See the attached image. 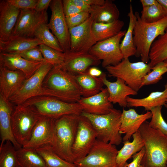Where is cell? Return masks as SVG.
<instances>
[{
    "label": "cell",
    "mask_w": 167,
    "mask_h": 167,
    "mask_svg": "<svg viewBox=\"0 0 167 167\" xmlns=\"http://www.w3.org/2000/svg\"><path fill=\"white\" fill-rule=\"evenodd\" d=\"M42 86L48 96L70 103L78 102L81 98L74 75L61 67H53L45 79Z\"/></svg>",
    "instance_id": "cell-1"
},
{
    "label": "cell",
    "mask_w": 167,
    "mask_h": 167,
    "mask_svg": "<svg viewBox=\"0 0 167 167\" xmlns=\"http://www.w3.org/2000/svg\"><path fill=\"white\" fill-rule=\"evenodd\" d=\"M80 115H63L54 119V131L49 145L62 158L71 163L75 161L72 151Z\"/></svg>",
    "instance_id": "cell-2"
},
{
    "label": "cell",
    "mask_w": 167,
    "mask_h": 167,
    "mask_svg": "<svg viewBox=\"0 0 167 167\" xmlns=\"http://www.w3.org/2000/svg\"><path fill=\"white\" fill-rule=\"evenodd\" d=\"M139 131L145 149L142 164L145 167H166L167 135L151 127L147 121Z\"/></svg>",
    "instance_id": "cell-3"
},
{
    "label": "cell",
    "mask_w": 167,
    "mask_h": 167,
    "mask_svg": "<svg viewBox=\"0 0 167 167\" xmlns=\"http://www.w3.org/2000/svg\"><path fill=\"white\" fill-rule=\"evenodd\" d=\"M133 31V41L136 48L135 56L141 58L142 61L148 63L152 45L160 36L163 34L167 28V16L155 22L148 23L143 21L137 12Z\"/></svg>",
    "instance_id": "cell-4"
},
{
    "label": "cell",
    "mask_w": 167,
    "mask_h": 167,
    "mask_svg": "<svg viewBox=\"0 0 167 167\" xmlns=\"http://www.w3.org/2000/svg\"><path fill=\"white\" fill-rule=\"evenodd\" d=\"M122 112L113 108L107 114L97 115L83 111L81 114L90 121L97 134V139L102 142L118 146L122 141L119 132Z\"/></svg>",
    "instance_id": "cell-5"
},
{
    "label": "cell",
    "mask_w": 167,
    "mask_h": 167,
    "mask_svg": "<svg viewBox=\"0 0 167 167\" xmlns=\"http://www.w3.org/2000/svg\"><path fill=\"white\" fill-rule=\"evenodd\" d=\"M40 116L31 105L23 104L13 107L11 115L12 132L16 140L22 147L28 141Z\"/></svg>",
    "instance_id": "cell-6"
},
{
    "label": "cell",
    "mask_w": 167,
    "mask_h": 167,
    "mask_svg": "<svg viewBox=\"0 0 167 167\" xmlns=\"http://www.w3.org/2000/svg\"><path fill=\"white\" fill-rule=\"evenodd\" d=\"M24 104L33 107L41 116L57 119L66 115H81L82 109L78 102L70 103L49 96L32 98Z\"/></svg>",
    "instance_id": "cell-7"
},
{
    "label": "cell",
    "mask_w": 167,
    "mask_h": 167,
    "mask_svg": "<svg viewBox=\"0 0 167 167\" xmlns=\"http://www.w3.org/2000/svg\"><path fill=\"white\" fill-rule=\"evenodd\" d=\"M105 68L110 76L122 79L137 92L142 88L144 77L152 70L148 63L142 61L132 62L128 58H123L116 65L109 66Z\"/></svg>",
    "instance_id": "cell-8"
},
{
    "label": "cell",
    "mask_w": 167,
    "mask_h": 167,
    "mask_svg": "<svg viewBox=\"0 0 167 167\" xmlns=\"http://www.w3.org/2000/svg\"><path fill=\"white\" fill-rule=\"evenodd\" d=\"M116 146L96 139L88 154L76 161V167H118Z\"/></svg>",
    "instance_id": "cell-9"
},
{
    "label": "cell",
    "mask_w": 167,
    "mask_h": 167,
    "mask_svg": "<svg viewBox=\"0 0 167 167\" xmlns=\"http://www.w3.org/2000/svg\"><path fill=\"white\" fill-rule=\"evenodd\" d=\"M126 32L121 31L112 37L97 42L89 50L91 54L102 60L103 67L116 65L123 59L120 44Z\"/></svg>",
    "instance_id": "cell-10"
},
{
    "label": "cell",
    "mask_w": 167,
    "mask_h": 167,
    "mask_svg": "<svg viewBox=\"0 0 167 167\" xmlns=\"http://www.w3.org/2000/svg\"><path fill=\"white\" fill-rule=\"evenodd\" d=\"M53 67L49 63H44L32 76L25 80L18 91L8 100L12 104L18 105L37 96L45 79Z\"/></svg>",
    "instance_id": "cell-11"
},
{
    "label": "cell",
    "mask_w": 167,
    "mask_h": 167,
    "mask_svg": "<svg viewBox=\"0 0 167 167\" xmlns=\"http://www.w3.org/2000/svg\"><path fill=\"white\" fill-rule=\"evenodd\" d=\"M96 139V132L91 122L87 118L80 115L72 148L75 161L88 154Z\"/></svg>",
    "instance_id": "cell-12"
},
{
    "label": "cell",
    "mask_w": 167,
    "mask_h": 167,
    "mask_svg": "<svg viewBox=\"0 0 167 167\" xmlns=\"http://www.w3.org/2000/svg\"><path fill=\"white\" fill-rule=\"evenodd\" d=\"M49 7L51 15L48 26L56 37L64 53L70 51L71 43L68 28L64 14L62 1L52 0Z\"/></svg>",
    "instance_id": "cell-13"
},
{
    "label": "cell",
    "mask_w": 167,
    "mask_h": 167,
    "mask_svg": "<svg viewBox=\"0 0 167 167\" xmlns=\"http://www.w3.org/2000/svg\"><path fill=\"white\" fill-rule=\"evenodd\" d=\"M48 20L47 10L38 12L35 9L21 10L11 36L34 38L38 27L43 23L48 22Z\"/></svg>",
    "instance_id": "cell-14"
},
{
    "label": "cell",
    "mask_w": 167,
    "mask_h": 167,
    "mask_svg": "<svg viewBox=\"0 0 167 167\" xmlns=\"http://www.w3.org/2000/svg\"><path fill=\"white\" fill-rule=\"evenodd\" d=\"M93 22L92 16L78 26L70 28L71 47L72 52L89 51L97 41L92 30Z\"/></svg>",
    "instance_id": "cell-15"
},
{
    "label": "cell",
    "mask_w": 167,
    "mask_h": 167,
    "mask_svg": "<svg viewBox=\"0 0 167 167\" xmlns=\"http://www.w3.org/2000/svg\"><path fill=\"white\" fill-rule=\"evenodd\" d=\"M54 119L41 116L33 129L28 141L22 147L36 150L42 146L50 145L54 136Z\"/></svg>",
    "instance_id": "cell-16"
},
{
    "label": "cell",
    "mask_w": 167,
    "mask_h": 167,
    "mask_svg": "<svg viewBox=\"0 0 167 167\" xmlns=\"http://www.w3.org/2000/svg\"><path fill=\"white\" fill-rule=\"evenodd\" d=\"M65 53L64 63L61 67L74 75L86 72L90 66H98L101 62L89 51Z\"/></svg>",
    "instance_id": "cell-17"
},
{
    "label": "cell",
    "mask_w": 167,
    "mask_h": 167,
    "mask_svg": "<svg viewBox=\"0 0 167 167\" xmlns=\"http://www.w3.org/2000/svg\"><path fill=\"white\" fill-rule=\"evenodd\" d=\"M152 116L150 111L139 114L133 109L128 110L123 109L120 118L119 129L120 133L125 135L122 138V141L130 140L133 135L139 131L143 123L151 118Z\"/></svg>",
    "instance_id": "cell-18"
},
{
    "label": "cell",
    "mask_w": 167,
    "mask_h": 167,
    "mask_svg": "<svg viewBox=\"0 0 167 167\" xmlns=\"http://www.w3.org/2000/svg\"><path fill=\"white\" fill-rule=\"evenodd\" d=\"M109 93L107 88L99 93L88 97H81L78 102L83 111L89 114L101 115L109 113L113 108L108 98Z\"/></svg>",
    "instance_id": "cell-19"
},
{
    "label": "cell",
    "mask_w": 167,
    "mask_h": 167,
    "mask_svg": "<svg viewBox=\"0 0 167 167\" xmlns=\"http://www.w3.org/2000/svg\"><path fill=\"white\" fill-rule=\"evenodd\" d=\"M20 10L8 0L0 1V41H6L11 37Z\"/></svg>",
    "instance_id": "cell-20"
},
{
    "label": "cell",
    "mask_w": 167,
    "mask_h": 167,
    "mask_svg": "<svg viewBox=\"0 0 167 167\" xmlns=\"http://www.w3.org/2000/svg\"><path fill=\"white\" fill-rule=\"evenodd\" d=\"M45 62L28 61L16 54L0 53V66L23 72L26 79L32 76Z\"/></svg>",
    "instance_id": "cell-21"
},
{
    "label": "cell",
    "mask_w": 167,
    "mask_h": 167,
    "mask_svg": "<svg viewBox=\"0 0 167 167\" xmlns=\"http://www.w3.org/2000/svg\"><path fill=\"white\" fill-rule=\"evenodd\" d=\"M26 79L21 71L0 66V95L8 100L18 91Z\"/></svg>",
    "instance_id": "cell-22"
},
{
    "label": "cell",
    "mask_w": 167,
    "mask_h": 167,
    "mask_svg": "<svg viewBox=\"0 0 167 167\" xmlns=\"http://www.w3.org/2000/svg\"><path fill=\"white\" fill-rule=\"evenodd\" d=\"M12 104L0 95V147L6 141H9L17 150L22 147L16 141L12 132L11 115L14 107Z\"/></svg>",
    "instance_id": "cell-23"
},
{
    "label": "cell",
    "mask_w": 167,
    "mask_h": 167,
    "mask_svg": "<svg viewBox=\"0 0 167 167\" xmlns=\"http://www.w3.org/2000/svg\"><path fill=\"white\" fill-rule=\"evenodd\" d=\"M115 82H111L106 78L105 74L103 82L108 89L109 100L112 103H118L123 108L127 107L126 98L130 95H136L138 92L127 85L125 81L119 78H116Z\"/></svg>",
    "instance_id": "cell-24"
},
{
    "label": "cell",
    "mask_w": 167,
    "mask_h": 167,
    "mask_svg": "<svg viewBox=\"0 0 167 167\" xmlns=\"http://www.w3.org/2000/svg\"><path fill=\"white\" fill-rule=\"evenodd\" d=\"M43 44L39 39L19 36H11L5 41H0V53L17 54Z\"/></svg>",
    "instance_id": "cell-25"
},
{
    "label": "cell",
    "mask_w": 167,
    "mask_h": 167,
    "mask_svg": "<svg viewBox=\"0 0 167 167\" xmlns=\"http://www.w3.org/2000/svg\"><path fill=\"white\" fill-rule=\"evenodd\" d=\"M164 86L163 91L152 92L148 96L143 98L136 99L127 96V107H142L147 111H150L152 108L158 106L164 105L167 107V83Z\"/></svg>",
    "instance_id": "cell-26"
},
{
    "label": "cell",
    "mask_w": 167,
    "mask_h": 167,
    "mask_svg": "<svg viewBox=\"0 0 167 167\" xmlns=\"http://www.w3.org/2000/svg\"><path fill=\"white\" fill-rule=\"evenodd\" d=\"M93 22L108 23L119 19L120 12L116 5L111 0H105L101 5L91 6L90 11Z\"/></svg>",
    "instance_id": "cell-27"
},
{
    "label": "cell",
    "mask_w": 167,
    "mask_h": 167,
    "mask_svg": "<svg viewBox=\"0 0 167 167\" xmlns=\"http://www.w3.org/2000/svg\"><path fill=\"white\" fill-rule=\"evenodd\" d=\"M105 75L104 73L100 77H96L90 75L87 71L74 75L83 97L94 96L104 89L103 79Z\"/></svg>",
    "instance_id": "cell-28"
},
{
    "label": "cell",
    "mask_w": 167,
    "mask_h": 167,
    "mask_svg": "<svg viewBox=\"0 0 167 167\" xmlns=\"http://www.w3.org/2000/svg\"><path fill=\"white\" fill-rule=\"evenodd\" d=\"M132 137V141H123V146L118 151L116 157L118 167H127V160L144 147L143 141L139 131Z\"/></svg>",
    "instance_id": "cell-29"
},
{
    "label": "cell",
    "mask_w": 167,
    "mask_h": 167,
    "mask_svg": "<svg viewBox=\"0 0 167 167\" xmlns=\"http://www.w3.org/2000/svg\"><path fill=\"white\" fill-rule=\"evenodd\" d=\"M128 16L129 18L128 28L120 44V48L123 58H129L131 56H135L136 51L133 41V31L137 17L134 13L131 3L129 6Z\"/></svg>",
    "instance_id": "cell-30"
},
{
    "label": "cell",
    "mask_w": 167,
    "mask_h": 167,
    "mask_svg": "<svg viewBox=\"0 0 167 167\" xmlns=\"http://www.w3.org/2000/svg\"><path fill=\"white\" fill-rule=\"evenodd\" d=\"M124 25V22L119 19L108 23L93 22L92 30L97 42L116 36L122 31Z\"/></svg>",
    "instance_id": "cell-31"
},
{
    "label": "cell",
    "mask_w": 167,
    "mask_h": 167,
    "mask_svg": "<svg viewBox=\"0 0 167 167\" xmlns=\"http://www.w3.org/2000/svg\"><path fill=\"white\" fill-rule=\"evenodd\" d=\"M149 58L150 62L148 63L152 69L158 63L167 59V28L164 33L159 36L153 43Z\"/></svg>",
    "instance_id": "cell-32"
},
{
    "label": "cell",
    "mask_w": 167,
    "mask_h": 167,
    "mask_svg": "<svg viewBox=\"0 0 167 167\" xmlns=\"http://www.w3.org/2000/svg\"><path fill=\"white\" fill-rule=\"evenodd\" d=\"M17 155L19 165L21 167H47L35 150L22 147L17 150Z\"/></svg>",
    "instance_id": "cell-33"
},
{
    "label": "cell",
    "mask_w": 167,
    "mask_h": 167,
    "mask_svg": "<svg viewBox=\"0 0 167 167\" xmlns=\"http://www.w3.org/2000/svg\"><path fill=\"white\" fill-rule=\"evenodd\" d=\"M42 157L47 167H76L60 157L49 145L41 147L35 150Z\"/></svg>",
    "instance_id": "cell-34"
},
{
    "label": "cell",
    "mask_w": 167,
    "mask_h": 167,
    "mask_svg": "<svg viewBox=\"0 0 167 167\" xmlns=\"http://www.w3.org/2000/svg\"><path fill=\"white\" fill-rule=\"evenodd\" d=\"M48 24L47 22L43 23L38 27L35 32L34 37L39 39L48 46L64 52L57 38L50 31Z\"/></svg>",
    "instance_id": "cell-35"
},
{
    "label": "cell",
    "mask_w": 167,
    "mask_h": 167,
    "mask_svg": "<svg viewBox=\"0 0 167 167\" xmlns=\"http://www.w3.org/2000/svg\"><path fill=\"white\" fill-rule=\"evenodd\" d=\"M18 165L17 150L11 141H7L0 147V167H16Z\"/></svg>",
    "instance_id": "cell-36"
},
{
    "label": "cell",
    "mask_w": 167,
    "mask_h": 167,
    "mask_svg": "<svg viewBox=\"0 0 167 167\" xmlns=\"http://www.w3.org/2000/svg\"><path fill=\"white\" fill-rule=\"evenodd\" d=\"M46 62L52 64L53 67H61L64 63L66 53L61 52L44 44L39 46Z\"/></svg>",
    "instance_id": "cell-37"
},
{
    "label": "cell",
    "mask_w": 167,
    "mask_h": 167,
    "mask_svg": "<svg viewBox=\"0 0 167 167\" xmlns=\"http://www.w3.org/2000/svg\"><path fill=\"white\" fill-rule=\"evenodd\" d=\"M141 13V19L148 23L156 22L167 17L163 8L158 2L152 6L143 7Z\"/></svg>",
    "instance_id": "cell-38"
},
{
    "label": "cell",
    "mask_w": 167,
    "mask_h": 167,
    "mask_svg": "<svg viewBox=\"0 0 167 167\" xmlns=\"http://www.w3.org/2000/svg\"><path fill=\"white\" fill-rule=\"evenodd\" d=\"M152 71L145 75L143 79L141 87L157 83L167 72V67L164 62H160L152 69Z\"/></svg>",
    "instance_id": "cell-39"
},
{
    "label": "cell",
    "mask_w": 167,
    "mask_h": 167,
    "mask_svg": "<svg viewBox=\"0 0 167 167\" xmlns=\"http://www.w3.org/2000/svg\"><path fill=\"white\" fill-rule=\"evenodd\" d=\"M162 106H158L152 108L150 111L152 114L149 125L151 128L158 130L167 135V123L164 120L161 113Z\"/></svg>",
    "instance_id": "cell-40"
},
{
    "label": "cell",
    "mask_w": 167,
    "mask_h": 167,
    "mask_svg": "<svg viewBox=\"0 0 167 167\" xmlns=\"http://www.w3.org/2000/svg\"><path fill=\"white\" fill-rule=\"evenodd\" d=\"M39 46L32 48L18 54H15L18 55L25 59L31 62H45Z\"/></svg>",
    "instance_id": "cell-41"
},
{
    "label": "cell",
    "mask_w": 167,
    "mask_h": 167,
    "mask_svg": "<svg viewBox=\"0 0 167 167\" xmlns=\"http://www.w3.org/2000/svg\"><path fill=\"white\" fill-rule=\"evenodd\" d=\"M89 12L82 11L70 16L66 17V21L68 28L75 27L79 25L90 16Z\"/></svg>",
    "instance_id": "cell-42"
},
{
    "label": "cell",
    "mask_w": 167,
    "mask_h": 167,
    "mask_svg": "<svg viewBox=\"0 0 167 167\" xmlns=\"http://www.w3.org/2000/svg\"><path fill=\"white\" fill-rule=\"evenodd\" d=\"M62 2L63 11L66 17L70 16L83 11L72 0H63Z\"/></svg>",
    "instance_id": "cell-43"
},
{
    "label": "cell",
    "mask_w": 167,
    "mask_h": 167,
    "mask_svg": "<svg viewBox=\"0 0 167 167\" xmlns=\"http://www.w3.org/2000/svg\"><path fill=\"white\" fill-rule=\"evenodd\" d=\"M13 6L21 10L35 9L38 0H8Z\"/></svg>",
    "instance_id": "cell-44"
},
{
    "label": "cell",
    "mask_w": 167,
    "mask_h": 167,
    "mask_svg": "<svg viewBox=\"0 0 167 167\" xmlns=\"http://www.w3.org/2000/svg\"><path fill=\"white\" fill-rule=\"evenodd\" d=\"M144 153V147L139 152L133 156L132 161L128 163L127 167H145L142 162Z\"/></svg>",
    "instance_id": "cell-45"
},
{
    "label": "cell",
    "mask_w": 167,
    "mask_h": 167,
    "mask_svg": "<svg viewBox=\"0 0 167 167\" xmlns=\"http://www.w3.org/2000/svg\"><path fill=\"white\" fill-rule=\"evenodd\" d=\"M52 0H38L35 10L37 12H41L46 10Z\"/></svg>",
    "instance_id": "cell-46"
},
{
    "label": "cell",
    "mask_w": 167,
    "mask_h": 167,
    "mask_svg": "<svg viewBox=\"0 0 167 167\" xmlns=\"http://www.w3.org/2000/svg\"><path fill=\"white\" fill-rule=\"evenodd\" d=\"M87 72L90 75L96 77H100L104 73L101 70L95 66L90 67Z\"/></svg>",
    "instance_id": "cell-47"
},
{
    "label": "cell",
    "mask_w": 167,
    "mask_h": 167,
    "mask_svg": "<svg viewBox=\"0 0 167 167\" xmlns=\"http://www.w3.org/2000/svg\"><path fill=\"white\" fill-rule=\"evenodd\" d=\"M85 5L89 6L101 5L104 4L105 0H81Z\"/></svg>",
    "instance_id": "cell-48"
},
{
    "label": "cell",
    "mask_w": 167,
    "mask_h": 167,
    "mask_svg": "<svg viewBox=\"0 0 167 167\" xmlns=\"http://www.w3.org/2000/svg\"><path fill=\"white\" fill-rule=\"evenodd\" d=\"M143 7L149 6L157 3V0H140Z\"/></svg>",
    "instance_id": "cell-49"
},
{
    "label": "cell",
    "mask_w": 167,
    "mask_h": 167,
    "mask_svg": "<svg viewBox=\"0 0 167 167\" xmlns=\"http://www.w3.org/2000/svg\"><path fill=\"white\" fill-rule=\"evenodd\" d=\"M163 8L167 16V0H157Z\"/></svg>",
    "instance_id": "cell-50"
},
{
    "label": "cell",
    "mask_w": 167,
    "mask_h": 167,
    "mask_svg": "<svg viewBox=\"0 0 167 167\" xmlns=\"http://www.w3.org/2000/svg\"><path fill=\"white\" fill-rule=\"evenodd\" d=\"M163 62H164L165 66L167 67V59H165Z\"/></svg>",
    "instance_id": "cell-51"
},
{
    "label": "cell",
    "mask_w": 167,
    "mask_h": 167,
    "mask_svg": "<svg viewBox=\"0 0 167 167\" xmlns=\"http://www.w3.org/2000/svg\"><path fill=\"white\" fill-rule=\"evenodd\" d=\"M16 167H21V166H20L19 165H18Z\"/></svg>",
    "instance_id": "cell-52"
},
{
    "label": "cell",
    "mask_w": 167,
    "mask_h": 167,
    "mask_svg": "<svg viewBox=\"0 0 167 167\" xmlns=\"http://www.w3.org/2000/svg\"><path fill=\"white\" fill-rule=\"evenodd\" d=\"M166 165H167L166 167H167V162H166Z\"/></svg>",
    "instance_id": "cell-53"
},
{
    "label": "cell",
    "mask_w": 167,
    "mask_h": 167,
    "mask_svg": "<svg viewBox=\"0 0 167 167\" xmlns=\"http://www.w3.org/2000/svg\"></svg>",
    "instance_id": "cell-54"
}]
</instances>
